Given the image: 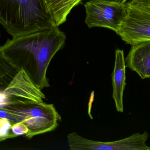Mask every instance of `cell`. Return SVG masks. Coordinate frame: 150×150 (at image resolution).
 I'll return each instance as SVG.
<instances>
[{"label": "cell", "instance_id": "15", "mask_svg": "<svg viewBox=\"0 0 150 150\" xmlns=\"http://www.w3.org/2000/svg\"><path fill=\"white\" fill-rule=\"evenodd\" d=\"M144 8H146V9H147V10H149V11H150V7H144Z\"/></svg>", "mask_w": 150, "mask_h": 150}, {"label": "cell", "instance_id": "1", "mask_svg": "<svg viewBox=\"0 0 150 150\" xmlns=\"http://www.w3.org/2000/svg\"><path fill=\"white\" fill-rule=\"evenodd\" d=\"M67 37L53 26L13 37L0 48V57L15 69H23L41 89L50 86L47 73L51 61Z\"/></svg>", "mask_w": 150, "mask_h": 150}, {"label": "cell", "instance_id": "5", "mask_svg": "<svg viewBox=\"0 0 150 150\" xmlns=\"http://www.w3.org/2000/svg\"><path fill=\"white\" fill-rule=\"evenodd\" d=\"M126 16L117 35L127 44L150 41V11L145 8L125 3Z\"/></svg>", "mask_w": 150, "mask_h": 150}, {"label": "cell", "instance_id": "3", "mask_svg": "<svg viewBox=\"0 0 150 150\" xmlns=\"http://www.w3.org/2000/svg\"><path fill=\"white\" fill-rule=\"evenodd\" d=\"M1 118H7L12 124H25L29 129L25 137L29 139L54 130L61 120L53 104L8 97L6 103L1 105Z\"/></svg>", "mask_w": 150, "mask_h": 150}, {"label": "cell", "instance_id": "14", "mask_svg": "<svg viewBox=\"0 0 150 150\" xmlns=\"http://www.w3.org/2000/svg\"><path fill=\"white\" fill-rule=\"evenodd\" d=\"M103 1H110V2H115L121 4H125L127 0H101Z\"/></svg>", "mask_w": 150, "mask_h": 150}, {"label": "cell", "instance_id": "7", "mask_svg": "<svg viewBox=\"0 0 150 150\" xmlns=\"http://www.w3.org/2000/svg\"><path fill=\"white\" fill-rule=\"evenodd\" d=\"M149 137L146 131L134 133L123 139L111 142L94 141L86 139L83 146L86 150H150L146 145Z\"/></svg>", "mask_w": 150, "mask_h": 150}, {"label": "cell", "instance_id": "11", "mask_svg": "<svg viewBox=\"0 0 150 150\" xmlns=\"http://www.w3.org/2000/svg\"><path fill=\"white\" fill-rule=\"evenodd\" d=\"M13 124L6 118H0V139L1 141L11 138L15 137L11 131Z\"/></svg>", "mask_w": 150, "mask_h": 150}, {"label": "cell", "instance_id": "2", "mask_svg": "<svg viewBox=\"0 0 150 150\" xmlns=\"http://www.w3.org/2000/svg\"><path fill=\"white\" fill-rule=\"evenodd\" d=\"M0 22L12 37L55 26L45 0H0Z\"/></svg>", "mask_w": 150, "mask_h": 150}, {"label": "cell", "instance_id": "10", "mask_svg": "<svg viewBox=\"0 0 150 150\" xmlns=\"http://www.w3.org/2000/svg\"><path fill=\"white\" fill-rule=\"evenodd\" d=\"M47 9L55 25L59 26L66 21L74 8L82 0H45Z\"/></svg>", "mask_w": 150, "mask_h": 150}, {"label": "cell", "instance_id": "4", "mask_svg": "<svg viewBox=\"0 0 150 150\" xmlns=\"http://www.w3.org/2000/svg\"><path fill=\"white\" fill-rule=\"evenodd\" d=\"M85 23L89 28H104L117 34L127 13L126 5L101 0H90L84 5Z\"/></svg>", "mask_w": 150, "mask_h": 150}, {"label": "cell", "instance_id": "12", "mask_svg": "<svg viewBox=\"0 0 150 150\" xmlns=\"http://www.w3.org/2000/svg\"><path fill=\"white\" fill-rule=\"evenodd\" d=\"M11 131L15 137H17L18 136H26L28 133L29 129L25 124L20 122L13 124Z\"/></svg>", "mask_w": 150, "mask_h": 150}, {"label": "cell", "instance_id": "6", "mask_svg": "<svg viewBox=\"0 0 150 150\" xmlns=\"http://www.w3.org/2000/svg\"><path fill=\"white\" fill-rule=\"evenodd\" d=\"M42 90L22 69L1 93L13 100L44 102L46 98Z\"/></svg>", "mask_w": 150, "mask_h": 150}, {"label": "cell", "instance_id": "8", "mask_svg": "<svg viewBox=\"0 0 150 150\" xmlns=\"http://www.w3.org/2000/svg\"><path fill=\"white\" fill-rule=\"evenodd\" d=\"M125 59L126 67L141 79L150 78V41L132 45Z\"/></svg>", "mask_w": 150, "mask_h": 150}, {"label": "cell", "instance_id": "13", "mask_svg": "<svg viewBox=\"0 0 150 150\" xmlns=\"http://www.w3.org/2000/svg\"><path fill=\"white\" fill-rule=\"evenodd\" d=\"M131 3L139 6L147 7H150V0H132Z\"/></svg>", "mask_w": 150, "mask_h": 150}, {"label": "cell", "instance_id": "9", "mask_svg": "<svg viewBox=\"0 0 150 150\" xmlns=\"http://www.w3.org/2000/svg\"><path fill=\"white\" fill-rule=\"evenodd\" d=\"M124 51L116 50L114 70L112 74L113 94L116 109L119 112H123V94L126 86V67Z\"/></svg>", "mask_w": 150, "mask_h": 150}]
</instances>
